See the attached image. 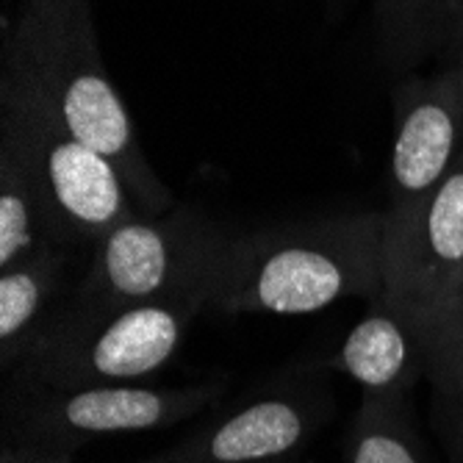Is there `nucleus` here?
<instances>
[{"mask_svg":"<svg viewBox=\"0 0 463 463\" xmlns=\"http://www.w3.org/2000/svg\"><path fill=\"white\" fill-rule=\"evenodd\" d=\"M383 294L386 214L377 212L228 236L208 278V308L225 314H314Z\"/></svg>","mask_w":463,"mask_h":463,"instance_id":"f257e3e1","label":"nucleus"},{"mask_svg":"<svg viewBox=\"0 0 463 463\" xmlns=\"http://www.w3.org/2000/svg\"><path fill=\"white\" fill-rule=\"evenodd\" d=\"M20 70L48 95L64 128L117 166L145 217L173 212V192L145 161L131 117L100 67L83 0H70L42 20H25Z\"/></svg>","mask_w":463,"mask_h":463,"instance_id":"f03ea898","label":"nucleus"},{"mask_svg":"<svg viewBox=\"0 0 463 463\" xmlns=\"http://www.w3.org/2000/svg\"><path fill=\"white\" fill-rule=\"evenodd\" d=\"M225 239L194 212L125 222L92 247L90 269L42 330L175 298H203L208 306V278Z\"/></svg>","mask_w":463,"mask_h":463,"instance_id":"7ed1b4c3","label":"nucleus"},{"mask_svg":"<svg viewBox=\"0 0 463 463\" xmlns=\"http://www.w3.org/2000/svg\"><path fill=\"white\" fill-rule=\"evenodd\" d=\"M203 298L158 300L70 327L42 330L9 369L12 389H80L139 383L170 361Z\"/></svg>","mask_w":463,"mask_h":463,"instance_id":"20e7f679","label":"nucleus"},{"mask_svg":"<svg viewBox=\"0 0 463 463\" xmlns=\"http://www.w3.org/2000/svg\"><path fill=\"white\" fill-rule=\"evenodd\" d=\"M9 103L14 114L6 137L28 158L64 247H95L119 225L145 217L117 166L64 128L28 72L17 70Z\"/></svg>","mask_w":463,"mask_h":463,"instance_id":"39448f33","label":"nucleus"},{"mask_svg":"<svg viewBox=\"0 0 463 463\" xmlns=\"http://www.w3.org/2000/svg\"><path fill=\"white\" fill-rule=\"evenodd\" d=\"M225 392V381L197 386L111 383L80 389H12L6 392L9 441L33 449L72 452L87 441L161 430L197 416Z\"/></svg>","mask_w":463,"mask_h":463,"instance_id":"423d86ee","label":"nucleus"},{"mask_svg":"<svg viewBox=\"0 0 463 463\" xmlns=\"http://www.w3.org/2000/svg\"><path fill=\"white\" fill-rule=\"evenodd\" d=\"M463 153V72L419 83L402 98L392 153L386 247L394 244L439 192Z\"/></svg>","mask_w":463,"mask_h":463,"instance_id":"0eeeda50","label":"nucleus"},{"mask_svg":"<svg viewBox=\"0 0 463 463\" xmlns=\"http://www.w3.org/2000/svg\"><path fill=\"white\" fill-rule=\"evenodd\" d=\"M463 283V153L408 231L386 247L383 303L402 317L439 311Z\"/></svg>","mask_w":463,"mask_h":463,"instance_id":"6e6552de","label":"nucleus"},{"mask_svg":"<svg viewBox=\"0 0 463 463\" xmlns=\"http://www.w3.org/2000/svg\"><path fill=\"white\" fill-rule=\"evenodd\" d=\"M330 416V402L308 392L264 394L142 463H269L298 452Z\"/></svg>","mask_w":463,"mask_h":463,"instance_id":"1a4fd4ad","label":"nucleus"},{"mask_svg":"<svg viewBox=\"0 0 463 463\" xmlns=\"http://www.w3.org/2000/svg\"><path fill=\"white\" fill-rule=\"evenodd\" d=\"M327 369L347 374L364 397L389 402L405 400L411 386L425 377L422 350L411 322L383 300H374L372 311L347 333Z\"/></svg>","mask_w":463,"mask_h":463,"instance_id":"9d476101","label":"nucleus"},{"mask_svg":"<svg viewBox=\"0 0 463 463\" xmlns=\"http://www.w3.org/2000/svg\"><path fill=\"white\" fill-rule=\"evenodd\" d=\"M67 250L45 247L20 264L0 269V361L12 369L53 317V303L67 269Z\"/></svg>","mask_w":463,"mask_h":463,"instance_id":"9b49d317","label":"nucleus"},{"mask_svg":"<svg viewBox=\"0 0 463 463\" xmlns=\"http://www.w3.org/2000/svg\"><path fill=\"white\" fill-rule=\"evenodd\" d=\"M405 319L422 350L436 430L449 460L463 463V314L439 308Z\"/></svg>","mask_w":463,"mask_h":463,"instance_id":"f8f14e48","label":"nucleus"},{"mask_svg":"<svg viewBox=\"0 0 463 463\" xmlns=\"http://www.w3.org/2000/svg\"><path fill=\"white\" fill-rule=\"evenodd\" d=\"M0 164V269H9L33 252L61 241L45 192L28 158L9 137L4 139Z\"/></svg>","mask_w":463,"mask_h":463,"instance_id":"ddd939ff","label":"nucleus"},{"mask_svg":"<svg viewBox=\"0 0 463 463\" xmlns=\"http://www.w3.org/2000/svg\"><path fill=\"white\" fill-rule=\"evenodd\" d=\"M350 463H428L408 425L405 400H361L350 430Z\"/></svg>","mask_w":463,"mask_h":463,"instance_id":"4468645a","label":"nucleus"},{"mask_svg":"<svg viewBox=\"0 0 463 463\" xmlns=\"http://www.w3.org/2000/svg\"><path fill=\"white\" fill-rule=\"evenodd\" d=\"M72 452H56V449H33V447H12L6 444L4 460L0 463H72Z\"/></svg>","mask_w":463,"mask_h":463,"instance_id":"2eb2a0df","label":"nucleus"},{"mask_svg":"<svg viewBox=\"0 0 463 463\" xmlns=\"http://www.w3.org/2000/svg\"><path fill=\"white\" fill-rule=\"evenodd\" d=\"M70 4V0H31V12H28V20H42L48 17L51 12H56L59 6Z\"/></svg>","mask_w":463,"mask_h":463,"instance_id":"dca6fc26","label":"nucleus"},{"mask_svg":"<svg viewBox=\"0 0 463 463\" xmlns=\"http://www.w3.org/2000/svg\"><path fill=\"white\" fill-rule=\"evenodd\" d=\"M444 308H452V311L463 314V283H460L458 294H455V298H452V303H449V306H444Z\"/></svg>","mask_w":463,"mask_h":463,"instance_id":"f3484780","label":"nucleus"}]
</instances>
